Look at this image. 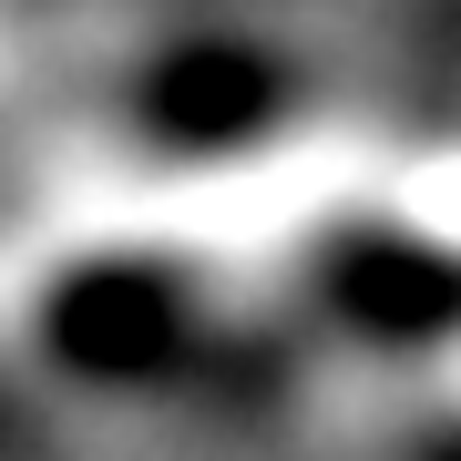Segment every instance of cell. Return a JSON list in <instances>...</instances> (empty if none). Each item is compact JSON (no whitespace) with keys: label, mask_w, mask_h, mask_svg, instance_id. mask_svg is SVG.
Wrapping results in <instances>:
<instances>
[{"label":"cell","mask_w":461,"mask_h":461,"mask_svg":"<svg viewBox=\"0 0 461 461\" xmlns=\"http://www.w3.org/2000/svg\"><path fill=\"white\" fill-rule=\"evenodd\" d=\"M32 348L83 390H165L205 359V287L165 247H93L32 297Z\"/></svg>","instance_id":"cell-1"},{"label":"cell","mask_w":461,"mask_h":461,"mask_svg":"<svg viewBox=\"0 0 461 461\" xmlns=\"http://www.w3.org/2000/svg\"><path fill=\"white\" fill-rule=\"evenodd\" d=\"M308 297L359 348H441L461 339V247L420 226H329L308 247Z\"/></svg>","instance_id":"cell-2"},{"label":"cell","mask_w":461,"mask_h":461,"mask_svg":"<svg viewBox=\"0 0 461 461\" xmlns=\"http://www.w3.org/2000/svg\"><path fill=\"white\" fill-rule=\"evenodd\" d=\"M287 103H297V72L267 41L195 32V41H165L154 62H133L123 113H133L144 144H165V154H236V144H257Z\"/></svg>","instance_id":"cell-3"},{"label":"cell","mask_w":461,"mask_h":461,"mask_svg":"<svg viewBox=\"0 0 461 461\" xmlns=\"http://www.w3.org/2000/svg\"><path fill=\"white\" fill-rule=\"evenodd\" d=\"M400 461H461V420H420L411 441H400Z\"/></svg>","instance_id":"cell-4"}]
</instances>
